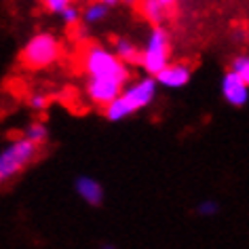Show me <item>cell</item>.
<instances>
[{
    "mask_svg": "<svg viewBox=\"0 0 249 249\" xmlns=\"http://www.w3.org/2000/svg\"><path fill=\"white\" fill-rule=\"evenodd\" d=\"M59 17H61V21H64L66 26H78V23L83 21V11H78V7L70 4V7H68Z\"/></svg>",
    "mask_w": 249,
    "mask_h": 249,
    "instance_id": "9a60e30c",
    "label": "cell"
},
{
    "mask_svg": "<svg viewBox=\"0 0 249 249\" xmlns=\"http://www.w3.org/2000/svg\"><path fill=\"white\" fill-rule=\"evenodd\" d=\"M222 97L236 108L245 106L249 102V85L234 70H230L222 76Z\"/></svg>",
    "mask_w": 249,
    "mask_h": 249,
    "instance_id": "52a82bcc",
    "label": "cell"
},
{
    "mask_svg": "<svg viewBox=\"0 0 249 249\" xmlns=\"http://www.w3.org/2000/svg\"><path fill=\"white\" fill-rule=\"evenodd\" d=\"M123 2H127V4H133V2H138V0H123Z\"/></svg>",
    "mask_w": 249,
    "mask_h": 249,
    "instance_id": "7402d4cb",
    "label": "cell"
},
{
    "mask_svg": "<svg viewBox=\"0 0 249 249\" xmlns=\"http://www.w3.org/2000/svg\"><path fill=\"white\" fill-rule=\"evenodd\" d=\"M159 80L157 76H146L138 78L135 83H131L129 87H124L123 93L118 95L114 102L108 104L104 108V114L108 121L112 123H118V121H124L127 116L135 114V112L148 108L154 99H157V91H159Z\"/></svg>",
    "mask_w": 249,
    "mask_h": 249,
    "instance_id": "6da1fadb",
    "label": "cell"
},
{
    "mask_svg": "<svg viewBox=\"0 0 249 249\" xmlns=\"http://www.w3.org/2000/svg\"><path fill=\"white\" fill-rule=\"evenodd\" d=\"M112 51H114L127 66H135V64L140 66V61H142V49H138V45L129 38H116Z\"/></svg>",
    "mask_w": 249,
    "mask_h": 249,
    "instance_id": "8fae6325",
    "label": "cell"
},
{
    "mask_svg": "<svg viewBox=\"0 0 249 249\" xmlns=\"http://www.w3.org/2000/svg\"><path fill=\"white\" fill-rule=\"evenodd\" d=\"M160 2H165V4H167V7H171V4H173V2H176V0H160Z\"/></svg>",
    "mask_w": 249,
    "mask_h": 249,
    "instance_id": "ffe728a7",
    "label": "cell"
},
{
    "mask_svg": "<svg viewBox=\"0 0 249 249\" xmlns=\"http://www.w3.org/2000/svg\"><path fill=\"white\" fill-rule=\"evenodd\" d=\"M26 135L32 142H36V144H42V142H47L49 138V129H47V124L45 123H30L28 124V129H26Z\"/></svg>",
    "mask_w": 249,
    "mask_h": 249,
    "instance_id": "4fadbf2b",
    "label": "cell"
},
{
    "mask_svg": "<svg viewBox=\"0 0 249 249\" xmlns=\"http://www.w3.org/2000/svg\"><path fill=\"white\" fill-rule=\"evenodd\" d=\"M123 89L124 85L110 78H89V83H87V95H89V99L97 106H104V108L114 102L123 93Z\"/></svg>",
    "mask_w": 249,
    "mask_h": 249,
    "instance_id": "8992f818",
    "label": "cell"
},
{
    "mask_svg": "<svg viewBox=\"0 0 249 249\" xmlns=\"http://www.w3.org/2000/svg\"><path fill=\"white\" fill-rule=\"evenodd\" d=\"M190 68L186 64H167L163 70L157 74V80L160 87H165V89H182L190 83Z\"/></svg>",
    "mask_w": 249,
    "mask_h": 249,
    "instance_id": "ba28073f",
    "label": "cell"
},
{
    "mask_svg": "<svg viewBox=\"0 0 249 249\" xmlns=\"http://www.w3.org/2000/svg\"><path fill=\"white\" fill-rule=\"evenodd\" d=\"M61 57V42L51 32H38L23 45L21 61L32 70L53 66Z\"/></svg>",
    "mask_w": 249,
    "mask_h": 249,
    "instance_id": "3957f363",
    "label": "cell"
},
{
    "mask_svg": "<svg viewBox=\"0 0 249 249\" xmlns=\"http://www.w3.org/2000/svg\"><path fill=\"white\" fill-rule=\"evenodd\" d=\"M83 68L89 78H110L124 85L129 80V68L114 51L91 45L83 53Z\"/></svg>",
    "mask_w": 249,
    "mask_h": 249,
    "instance_id": "7a4b0ae2",
    "label": "cell"
},
{
    "mask_svg": "<svg viewBox=\"0 0 249 249\" xmlns=\"http://www.w3.org/2000/svg\"><path fill=\"white\" fill-rule=\"evenodd\" d=\"M110 13V7L102 0H89L83 9V21L87 26H95V23H102Z\"/></svg>",
    "mask_w": 249,
    "mask_h": 249,
    "instance_id": "7c38bea8",
    "label": "cell"
},
{
    "mask_svg": "<svg viewBox=\"0 0 249 249\" xmlns=\"http://www.w3.org/2000/svg\"><path fill=\"white\" fill-rule=\"evenodd\" d=\"M102 249H116V247H114V245H104Z\"/></svg>",
    "mask_w": 249,
    "mask_h": 249,
    "instance_id": "44dd1931",
    "label": "cell"
},
{
    "mask_svg": "<svg viewBox=\"0 0 249 249\" xmlns=\"http://www.w3.org/2000/svg\"><path fill=\"white\" fill-rule=\"evenodd\" d=\"M42 4H45V9L49 11V13L61 15L72 4V0H42Z\"/></svg>",
    "mask_w": 249,
    "mask_h": 249,
    "instance_id": "2e32d148",
    "label": "cell"
},
{
    "mask_svg": "<svg viewBox=\"0 0 249 249\" xmlns=\"http://www.w3.org/2000/svg\"><path fill=\"white\" fill-rule=\"evenodd\" d=\"M102 2H106V4H108V7H114V4H118V2H121V0H102Z\"/></svg>",
    "mask_w": 249,
    "mask_h": 249,
    "instance_id": "d6986e66",
    "label": "cell"
},
{
    "mask_svg": "<svg viewBox=\"0 0 249 249\" xmlns=\"http://www.w3.org/2000/svg\"><path fill=\"white\" fill-rule=\"evenodd\" d=\"M140 13L152 26H163L167 17V4L160 0H140Z\"/></svg>",
    "mask_w": 249,
    "mask_h": 249,
    "instance_id": "30bf717a",
    "label": "cell"
},
{
    "mask_svg": "<svg viewBox=\"0 0 249 249\" xmlns=\"http://www.w3.org/2000/svg\"><path fill=\"white\" fill-rule=\"evenodd\" d=\"M74 190H76V195L83 198L87 205H91V207H97V205H102V201H104V188L95 178L80 176L76 182H74Z\"/></svg>",
    "mask_w": 249,
    "mask_h": 249,
    "instance_id": "9c48e42d",
    "label": "cell"
},
{
    "mask_svg": "<svg viewBox=\"0 0 249 249\" xmlns=\"http://www.w3.org/2000/svg\"><path fill=\"white\" fill-rule=\"evenodd\" d=\"M36 150H38V144L30 140L28 135L15 138L11 144L4 146V150L0 152V179L9 182L11 178L26 169L34 160Z\"/></svg>",
    "mask_w": 249,
    "mask_h": 249,
    "instance_id": "277c9868",
    "label": "cell"
},
{
    "mask_svg": "<svg viewBox=\"0 0 249 249\" xmlns=\"http://www.w3.org/2000/svg\"><path fill=\"white\" fill-rule=\"evenodd\" d=\"M196 211H198V213H201L203 217H209V215H213L215 211H217V203H213V201H203V203L196 207Z\"/></svg>",
    "mask_w": 249,
    "mask_h": 249,
    "instance_id": "ac0fdd59",
    "label": "cell"
},
{
    "mask_svg": "<svg viewBox=\"0 0 249 249\" xmlns=\"http://www.w3.org/2000/svg\"><path fill=\"white\" fill-rule=\"evenodd\" d=\"M230 70H234L249 85V55H236L230 64Z\"/></svg>",
    "mask_w": 249,
    "mask_h": 249,
    "instance_id": "5bb4252c",
    "label": "cell"
},
{
    "mask_svg": "<svg viewBox=\"0 0 249 249\" xmlns=\"http://www.w3.org/2000/svg\"><path fill=\"white\" fill-rule=\"evenodd\" d=\"M169 53H171L169 34H167V30L163 26H154L150 30V34H148L144 49H142L140 66L144 68L146 74L157 76V74L169 64Z\"/></svg>",
    "mask_w": 249,
    "mask_h": 249,
    "instance_id": "5b68a950",
    "label": "cell"
},
{
    "mask_svg": "<svg viewBox=\"0 0 249 249\" xmlns=\"http://www.w3.org/2000/svg\"><path fill=\"white\" fill-rule=\"evenodd\" d=\"M28 104H30V108H32L34 112H42L47 108V97L40 95V93H36V95H32L28 99Z\"/></svg>",
    "mask_w": 249,
    "mask_h": 249,
    "instance_id": "e0dca14e",
    "label": "cell"
}]
</instances>
